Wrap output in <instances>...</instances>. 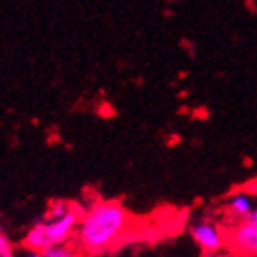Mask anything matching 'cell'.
<instances>
[{
    "label": "cell",
    "mask_w": 257,
    "mask_h": 257,
    "mask_svg": "<svg viewBox=\"0 0 257 257\" xmlns=\"http://www.w3.org/2000/svg\"><path fill=\"white\" fill-rule=\"evenodd\" d=\"M82 214H84V207L77 202L54 200L48 205L45 218L40 220V223L47 232L50 245L75 241Z\"/></svg>",
    "instance_id": "obj_2"
},
{
    "label": "cell",
    "mask_w": 257,
    "mask_h": 257,
    "mask_svg": "<svg viewBox=\"0 0 257 257\" xmlns=\"http://www.w3.org/2000/svg\"><path fill=\"white\" fill-rule=\"evenodd\" d=\"M191 237L207 253H214L225 246V229L211 220H202L193 225Z\"/></svg>",
    "instance_id": "obj_4"
},
{
    "label": "cell",
    "mask_w": 257,
    "mask_h": 257,
    "mask_svg": "<svg viewBox=\"0 0 257 257\" xmlns=\"http://www.w3.org/2000/svg\"><path fill=\"white\" fill-rule=\"evenodd\" d=\"M246 221H248L250 225H253V227H257V207L253 209L252 213H250V216H248V220H246Z\"/></svg>",
    "instance_id": "obj_9"
},
{
    "label": "cell",
    "mask_w": 257,
    "mask_h": 257,
    "mask_svg": "<svg viewBox=\"0 0 257 257\" xmlns=\"http://www.w3.org/2000/svg\"><path fill=\"white\" fill-rule=\"evenodd\" d=\"M133 216L118 200H95L84 207L75 243L84 255H100L125 241Z\"/></svg>",
    "instance_id": "obj_1"
},
{
    "label": "cell",
    "mask_w": 257,
    "mask_h": 257,
    "mask_svg": "<svg viewBox=\"0 0 257 257\" xmlns=\"http://www.w3.org/2000/svg\"><path fill=\"white\" fill-rule=\"evenodd\" d=\"M0 257H18L13 241L0 230Z\"/></svg>",
    "instance_id": "obj_7"
},
{
    "label": "cell",
    "mask_w": 257,
    "mask_h": 257,
    "mask_svg": "<svg viewBox=\"0 0 257 257\" xmlns=\"http://www.w3.org/2000/svg\"><path fill=\"white\" fill-rule=\"evenodd\" d=\"M257 205H253L252 195L246 191H237L230 195L227 204H225V216L232 223H239V221H246Z\"/></svg>",
    "instance_id": "obj_5"
},
{
    "label": "cell",
    "mask_w": 257,
    "mask_h": 257,
    "mask_svg": "<svg viewBox=\"0 0 257 257\" xmlns=\"http://www.w3.org/2000/svg\"><path fill=\"white\" fill-rule=\"evenodd\" d=\"M225 246L243 257H257V227L248 221L232 223L225 229Z\"/></svg>",
    "instance_id": "obj_3"
},
{
    "label": "cell",
    "mask_w": 257,
    "mask_h": 257,
    "mask_svg": "<svg viewBox=\"0 0 257 257\" xmlns=\"http://www.w3.org/2000/svg\"><path fill=\"white\" fill-rule=\"evenodd\" d=\"M18 257H47L45 253L41 252H31V250H22L20 253H18Z\"/></svg>",
    "instance_id": "obj_8"
},
{
    "label": "cell",
    "mask_w": 257,
    "mask_h": 257,
    "mask_svg": "<svg viewBox=\"0 0 257 257\" xmlns=\"http://www.w3.org/2000/svg\"><path fill=\"white\" fill-rule=\"evenodd\" d=\"M43 253L47 257H84V253L75 241H66V243H57V245L48 246Z\"/></svg>",
    "instance_id": "obj_6"
}]
</instances>
